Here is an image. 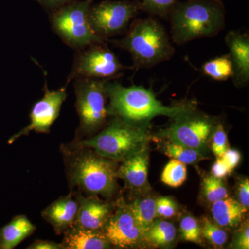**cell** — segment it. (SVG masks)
<instances>
[{
    "label": "cell",
    "instance_id": "cell-13",
    "mask_svg": "<svg viewBox=\"0 0 249 249\" xmlns=\"http://www.w3.org/2000/svg\"><path fill=\"white\" fill-rule=\"evenodd\" d=\"M232 67V80L237 88L249 83V36L248 33L230 31L225 37Z\"/></svg>",
    "mask_w": 249,
    "mask_h": 249
},
{
    "label": "cell",
    "instance_id": "cell-31",
    "mask_svg": "<svg viewBox=\"0 0 249 249\" xmlns=\"http://www.w3.org/2000/svg\"><path fill=\"white\" fill-rule=\"evenodd\" d=\"M249 223L245 224L242 230L237 232L233 241L234 247L236 249H249Z\"/></svg>",
    "mask_w": 249,
    "mask_h": 249
},
{
    "label": "cell",
    "instance_id": "cell-1",
    "mask_svg": "<svg viewBox=\"0 0 249 249\" xmlns=\"http://www.w3.org/2000/svg\"><path fill=\"white\" fill-rule=\"evenodd\" d=\"M106 91L109 100L108 115L134 124H150V121L158 116L173 119L193 106L187 103L165 106L153 91L142 85L124 87L119 82L107 80Z\"/></svg>",
    "mask_w": 249,
    "mask_h": 249
},
{
    "label": "cell",
    "instance_id": "cell-9",
    "mask_svg": "<svg viewBox=\"0 0 249 249\" xmlns=\"http://www.w3.org/2000/svg\"><path fill=\"white\" fill-rule=\"evenodd\" d=\"M142 11L137 0H105L91 5L88 20L95 34L107 42L109 37L126 33L130 21Z\"/></svg>",
    "mask_w": 249,
    "mask_h": 249
},
{
    "label": "cell",
    "instance_id": "cell-24",
    "mask_svg": "<svg viewBox=\"0 0 249 249\" xmlns=\"http://www.w3.org/2000/svg\"><path fill=\"white\" fill-rule=\"evenodd\" d=\"M187 178L186 164L173 159L165 165L161 175V181L171 187L182 185Z\"/></svg>",
    "mask_w": 249,
    "mask_h": 249
},
{
    "label": "cell",
    "instance_id": "cell-21",
    "mask_svg": "<svg viewBox=\"0 0 249 249\" xmlns=\"http://www.w3.org/2000/svg\"><path fill=\"white\" fill-rule=\"evenodd\" d=\"M176 228L167 221L155 219L146 236L145 242L157 247H168L176 238Z\"/></svg>",
    "mask_w": 249,
    "mask_h": 249
},
{
    "label": "cell",
    "instance_id": "cell-7",
    "mask_svg": "<svg viewBox=\"0 0 249 249\" xmlns=\"http://www.w3.org/2000/svg\"><path fill=\"white\" fill-rule=\"evenodd\" d=\"M127 69L106 42L91 44L76 51L65 87L79 78L111 80L119 78Z\"/></svg>",
    "mask_w": 249,
    "mask_h": 249
},
{
    "label": "cell",
    "instance_id": "cell-23",
    "mask_svg": "<svg viewBox=\"0 0 249 249\" xmlns=\"http://www.w3.org/2000/svg\"><path fill=\"white\" fill-rule=\"evenodd\" d=\"M163 152L170 158L179 160L186 165L194 164L205 158L204 154L198 150L169 141L163 147Z\"/></svg>",
    "mask_w": 249,
    "mask_h": 249
},
{
    "label": "cell",
    "instance_id": "cell-11",
    "mask_svg": "<svg viewBox=\"0 0 249 249\" xmlns=\"http://www.w3.org/2000/svg\"><path fill=\"white\" fill-rule=\"evenodd\" d=\"M43 91V97L36 102L31 109L30 124L12 136L9 140L10 144L31 132L44 134L50 132L51 127L60 114L62 104L66 101L67 88L62 87L58 90H50L45 80Z\"/></svg>",
    "mask_w": 249,
    "mask_h": 249
},
{
    "label": "cell",
    "instance_id": "cell-4",
    "mask_svg": "<svg viewBox=\"0 0 249 249\" xmlns=\"http://www.w3.org/2000/svg\"><path fill=\"white\" fill-rule=\"evenodd\" d=\"M70 186L91 196H111L115 193V161L98 155L87 147L74 146L64 150Z\"/></svg>",
    "mask_w": 249,
    "mask_h": 249
},
{
    "label": "cell",
    "instance_id": "cell-26",
    "mask_svg": "<svg viewBox=\"0 0 249 249\" xmlns=\"http://www.w3.org/2000/svg\"><path fill=\"white\" fill-rule=\"evenodd\" d=\"M142 4V11L152 16L166 18L178 0H137Z\"/></svg>",
    "mask_w": 249,
    "mask_h": 249
},
{
    "label": "cell",
    "instance_id": "cell-5",
    "mask_svg": "<svg viewBox=\"0 0 249 249\" xmlns=\"http://www.w3.org/2000/svg\"><path fill=\"white\" fill-rule=\"evenodd\" d=\"M149 125L132 124L114 117L102 132L91 138L79 141L74 146L91 149L105 158L122 162L147 150L151 138Z\"/></svg>",
    "mask_w": 249,
    "mask_h": 249
},
{
    "label": "cell",
    "instance_id": "cell-27",
    "mask_svg": "<svg viewBox=\"0 0 249 249\" xmlns=\"http://www.w3.org/2000/svg\"><path fill=\"white\" fill-rule=\"evenodd\" d=\"M201 230V235L215 247H222L227 242V232L222 229V227H219L217 224H213L207 218H204L203 219Z\"/></svg>",
    "mask_w": 249,
    "mask_h": 249
},
{
    "label": "cell",
    "instance_id": "cell-15",
    "mask_svg": "<svg viewBox=\"0 0 249 249\" xmlns=\"http://www.w3.org/2000/svg\"><path fill=\"white\" fill-rule=\"evenodd\" d=\"M78 211L73 226L91 230L102 231L111 216V207L107 203L94 197H85L78 193Z\"/></svg>",
    "mask_w": 249,
    "mask_h": 249
},
{
    "label": "cell",
    "instance_id": "cell-20",
    "mask_svg": "<svg viewBox=\"0 0 249 249\" xmlns=\"http://www.w3.org/2000/svg\"><path fill=\"white\" fill-rule=\"evenodd\" d=\"M126 206L142 229L145 239V236L157 217L155 199L150 197L137 199Z\"/></svg>",
    "mask_w": 249,
    "mask_h": 249
},
{
    "label": "cell",
    "instance_id": "cell-28",
    "mask_svg": "<svg viewBox=\"0 0 249 249\" xmlns=\"http://www.w3.org/2000/svg\"><path fill=\"white\" fill-rule=\"evenodd\" d=\"M180 232L185 241L199 243L201 242V230L200 226L192 216H186L180 222Z\"/></svg>",
    "mask_w": 249,
    "mask_h": 249
},
{
    "label": "cell",
    "instance_id": "cell-10",
    "mask_svg": "<svg viewBox=\"0 0 249 249\" xmlns=\"http://www.w3.org/2000/svg\"><path fill=\"white\" fill-rule=\"evenodd\" d=\"M173 119V124L160 131L159 135L204 154L216 125L214 119L196 111L193 106Z\"/></svg>",
    "mask_w": 249,
    "mask_h": 249
},
{
    "label": "cell",
    "instance_id": "cell-30",
    "mask_svg": "<svg viewBox=\"0 0 249 249\" xmlns=\"http://www.w3.org/2000/svg\"><path fill=\"white\" fill-rule=\"evenodd\" d=\"M155 204L157 217L170 218L173 217L177 213L178 207L170 198L164 196L158 198L156 199Z\"/></svg>",
    "mask_w": 249,
    "mask_h": 249
},
{
    "label": "cell",
    "instance_id": "cell-29",
    "mask_svg": "<svg viewBox=\"0 0 249 249\" xmlns=\"http://www.w3.org/2000/svg\"><path fill=\"white\" fill-rule=\"evenodd\" d=\"M211 149L214 155L219 158L228 150V139L227 134L222 124H216L213 132Z\"/></svg>",
    "mask_w": 249,
    "mask_h": 249
},
{
    "label": "cell",
    "instance_id": "cell-22",
    "mask_svg": "<svg viewBox=\"0 0 249 249\" xmlns=\"http://www.w3.org/2000/svg\"><path fill=\"white\" fill-rule=\"evenodd\" d=\"M202 71L206 76L218 81H225L231 78L232 67L229 54L205 62Z\"/></svg>",
    "mask_w": 249,
    "mask_h": 249
},
{
    "label": "cell",
    "instance_id": "cell-25",
    "mask_svg": "<svg viewBox=\"0 0 249 249\" xmlns=\"http://www.w3.org/2000/svg\"><path fill=\"white\" fill-rule=\"evenodd\" d=\"M203 195L206 201L210 203L215 202L221 199L229 197V193L222 178L213 175L204 178L202 185Z\"/></svg>",
    "mask_w": 249,
    "mask_h": 249
},
{
    "label": "cell",
    "instance_id": "cell-17",
    "mask_svg": "<svg viewBox=\"0 0 249 249\" xmlns=\"http://www.w3.org/2000/svg\"><path fill=\"white\" fill-rule=\"evenodd\" d=\"M63 234V249H106L111 247L102 231L72 226Z\"/></svg>",
    "mask_w": 249,
    "mask_h": 249
},
{
    "label": "cell",
    "instance_id": "cell-36",
    "mask_svg": "<svg viewBox=\"0 0 249 249\" xmlns=\"http://www.w3.org/2000/svg\"><path fill=\"white\" fill-rule=\"evenodd\" d=\"M28 249H63L61 243L53 241L37 240L27 247Z\"/></svg>",
    "mask_w": 249,
    "mask_h": 249
},
{
    "label": "cell",
    "instance_id": "cell-35",
    "mask_svg": "<svg viewBox=\"0 0 249 249\" xmlns=\"http://www.w3.org/2000/svg\"><path fill=\"white\" fill-rule=\"evenodd\" d=\"M222 158L232 171L240 163L241 155L237 150L228 149L225 153L223 155Z\"/></svg>",
    "mask_w": 249,
    "mask_h": 249
},
{
    "label": "cell",
    "instance_id": "cell-33",
    "mask_svg": "<svg viewBox=\"0 0 249 249\" xmlns=\"http://www.w3.org/2000/svg\"><path fill=\"white\" fill-rule=\"evenodd\" d=\"M211 172H212V175H213L214 177L222 178L231 173V170H230L224 160H222V157H219L213 165Z\"/></svg>",
    "mask_w": 249,
    "mask_h": 249
},
{
    "label": "cell",
    "instance_id": "cell-6",
    "mask_svg": "<svg viewBox=\"0 0 249 249\" xmlns=\"http://www.w3.org/2000/svg\"><path fill=\"white\" fill-rule=\"evenodd\" d=\"M93 2V0H76L49 13L52 30L64 43L75 50L106 42L95 34L88 20Z\"/></svg>",
    "mask_w": 249,
    "mask_h": 249
},
{
    "label": "cell",
    "instance_id": "cell-8",
    "mask_svg": "<svg viewBox=\"0 0 249 249\" xmlns=\"http://www.w3.org/2000/svg\"><path fill=\"white\" fill-rule=\"evenodd\" d=\"M107 81L88 78L74 80L76 108L80 121L78 133H93L106 123L108 116Z\"/></svg>",
    "mask_w": 249,
    "mask_h": 249
},
{
    "label": "cell",
    "instance_id": "cell-32",
    "mask_svg": "<svg viewBox=\"0 0 249 249\" xmlns=\"http://www.w3.org/2000/svg\"><path fill=\"white\" fill-rule=\"evenodd\" d=\"M238 201L242 206L248 209L249 206V178L241 181L237 187Z\"/></svg>",
    "mask_w": 249,
    "mask_h": 249
},
{
    "label": "cell",
    "instance_id": "cell-14",
    "mask_svg": "<svg viewBox=\"0 0 249 249\" xmlns=\"http://www.w3.org/2000/svg\"><path fill=\"white\" fill-rule=\"evenodd\" d=\"M78 211V199L71 192L46 207L42 211V217L60 235L74 224Z\"/></svg>",
    "mask_w": 249,
    "mask_h": 249
},
{
    "label": "cell",
    "instance_id": "cell-19",
    "mask_svg": "<svg viewBox=\"0 0 249 249\" xmlns=\"http://www.w3.org/2000/svg\"><path fill=\"white\" fill-rule=\"evenodd\" d=\"M247 208L238 201L227 197L213 202L211 206V212L214 222L222 228L237 227L247 213Z\"/></svg>",
    "mask_w": 249,
    "mask_h": 249
},
{
    "label": "cell",
    "instance_id": "cell-18",
    "mask_svg": "<svg viewBox=\"0 0 249 249\" xmlns=\"http://www.w3.org/2000/svg\"><path fill=\"white\" fill-rule=\"evenodd\" d=\"M36 227L25 215H18L0 229V249H13L32 235Z\"/></svg>",
    "mask_w": 249,
    "mask_h": 249
},
{
    "label": "cell",
    "instance_id": "cell-3",
    "mask_svg": "<svg viewBox=\"0 0 249 249\" xmlns=\"http://www.w3.org/2000/svg\"><path fill=\"white\" fill-rule=\"evenodd\" d=\"M109 42L130 53L135 69L152 68L168 61L175 52L165 27L152 18L134 19L124 37Z\"/></svg>",
    "mask_w": 249,
    "mask_h": 249
},
{
    "label": "cell",
    "instance_id": "cell-2",
    "mask_svg": "<svg viewBox=\"0 0 249 249\" xmlns=\"http://www.w3.org/2000/svg\"><path fill=\"white\" fill-rule=\"evenodd\" d=\"M168 18L172 40L181 46L219 34L225 27V6L222 0L178 1Z\"/></svg>",
    "mask_w": 249,
    "mask_h": 249
},
{
    "label": "cell",
    "instance_id": "cell-16",
    "mask_svg": "<svg viewBox=\"0 0 249 249\" xmlns=\"http://www.w3.org/2000/svg\"><path fill=\"white\" fill-rule=\"evenodd\" d=\"M126 186L135 191L147 189L148 184V155L147 150L136 154L122 161L116 171Z\"/></svg>",
    "mask_w": 249,
    "mask_h": 249
},
{
    "label": "cell",
    "instance_id": "cell-12",
    "mask_svg": "<svg viewBox=\"0 0 249 249\" xmlns=\"http://www.w3.org/2000/svg\"><path fill=\"white\" fill-rule=\"evenodd\" d=\"M102 231L111 245L119 248H133L145 242L142 229L122 200L118 203L115 213L111 214Z\"/></svg>",
    "mask_w": 249,
    "mask_h": 249
},
{
    "label": "cell",
    "instance_id": "cell-34",
    "mask_svg": "<svg viewBox=\"0 0 249 249\" xmlns=\"http://www.w3.org/2000/svg\"><path fill=\"white\" fill-rule=\"evenodd\" d=\"M33 1L38 3L46 11L49 13L61 7L64 5L70 4L76 0H33Z\"/></svg>",
    "mask_w": 249,
    "mask_h": 249
}]
</instances>
